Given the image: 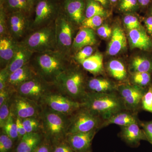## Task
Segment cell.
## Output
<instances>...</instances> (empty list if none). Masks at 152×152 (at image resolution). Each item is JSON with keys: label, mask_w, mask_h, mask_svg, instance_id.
<instances>
[{"label": "cell", "mask_w": 152, "mask_h": 152, "mask_svg": "<svg viewBox=\"0 0 152 152\" xmlns=\"http://www.w3.org/2000/svg\"><path fill=\"white\" fill-rule=\"evenodd\" d=\"M35 54L30 64L38 76L51 84L70 66L69 55L58 50Z\"/></svg>", "instance_id": "obj_1"}, {"label": "cell", "mask_w": 152, "mask_h": 152, "mask_svg": "<svg viewBox=\"0 0 152 152\" xmlns=\"http://www.w3.org/2000/svg\"><path fill=\"white\" fill-rule=\"evenodd\" d=\"M81 102L83 107L104 121L118 112L126 110L117 92L110 93L87 92Z\"/></svg>", "instance_id": "obj_2"}, {"label": "cell", "mask_w": 152, "mask_h": 152, "mask_svg": "<svg viewBox=\"0 0 152 152\" xmlns=\"http://www.w3.org/2000/svg\"><path fill=\"white\" fill-rule=\"evenodd\" d=\"M87 82L80 69L70 65L59 76L54 85L69 97L81 102L87 93Z\"/></svg>", "instance_id": "obj_3"}, {"label": "cell", "mask_w": 152, "mask_h": 152, "mask_svg": "<svg viewBox=\"0 0 152 152\" xmlns=\"http://www.w3.org/2000/svg\"><path fill=\"white\" fill-rule=\"evenodd\" d=\"M20 42L34 53L57 50L55 22L34 30Z\"/></svg>", "instance_id": "obj_4"}, {"label": "cell", "mask_w": 152, "mask_h": 152, "mask_svg": "<svg viewBox=\"0 0 152 152\" xmlns=\"http://www.w3.org/2000/svg\"><path fill=\"white\" fill-rule=\"evenodd\" d=\"M103 122L100 117L83 107L71 115L66 134L99 130L102 128Z\"/></svg>", "instance_id": "obj_5"}, {"label": "cell", "mask_w": 152, "mask_h": 152, "mask_svg": "<svg viewBox=\"0 0 152 152\" xmlns=\"http://www.w3.org/2000/svg\"><path fill=\"white\" fill-rule=\"evenodd\" d=\"M74 26L64 12H60L55 21L57 50L69 56L75 39Z\"/></svg>", "instance_id": "obj_6"}, {"label": "cell", "mask_w": 152, "mask_h": 152, "mask_svg": "<svg viewBox=\"0 0 152 152\" xmlns=\"http://www.w3.org/2000/svg\"><path fill=\"white\" fill-rule=\"evenodd\" d=\"M66 116L50 109L44 111L42 115V126L47 135L56 140L66 136L69 119Z\"/></svg>", "instance_id": "obj_7"}, {"label": "cell", "mask_w": 152, "mask_h": 152, "mask_svg": "<svg viewBox=\"0 0 152 152\" xmlns=\"http://www.w3.org/2000/svg\"><path fill=\"white\" fill-rule=\"evenodd\" d=\"M60 12L59 7L53 0H39L36 4L34 20L30 28L35 30L50 24Z\"/></svg>", "instance_id": "obj_8"}, {"label": "cell", "mask_w": 152, "mask_h": 152, "mask_svg": "<svg viewBox=\"0 0 152 152\" xmlns=\"http://www.w3.org/2000/svg\"><path fill=\"white\" fill-rule=\"evenodd\" d=\"M49 109L66 116L72 115L83 107V103L67 96L49 92L42 99Z\"/></svg>", "instance_id": "obj_9"}, {"label": "cell", "mask_w": 152, "mask_h": 152, "mask_svg": "<svg viewBox=\"0 0 152 152\" xmlns=\"http://www.w3.org/2000/svg\"><path fill=\"white\" fill-rule=\"evenodd\" d=\"M50 85L51 84L45 81L37 75L20 85L16 89V91L20 96L37 102L50 92L48 89Z\"/></svg>", "instance_id": "obj_10"}, {"label": "cell", "mask_w": 152, "mask_h": 152, "mask_svg": "<svg viewBox=\"0 0 152 152\" xmlns=\"http://www.w3.org/2000/svg\"><path fill=\"white\" fill-rule=\"evenodd\" d=\"M146 91L137 86L125 84L118 86L117 92L126 110L138 112L141 109L142 98Z\"/></svg>", "instance_id": "obj_11"}, {"label": "cell", "mask_w": 152, "mask_h": 152, "mask_svg": "<svg viewBox=\"0 0 152 152\" xmlns=\"http://www.w3.org/2000/svg\"><path fill=\"white\" fill-rule=\"evenodd\" d=\"M7 22L9 34L18 42L31 27L27 14L23 11L11 12L7 15Z\"/></svg>", "instance_id": "obj_12"}, {"label": "cell", "mask_w": 152, "mask_h": 152, "mask_svg": "<svg viewBox=\"0 0 152 152\" xmlns=\"http://www.w3.org/2000/svg\"><path fill=\"white\" fill-rule=\"evenodd\" d=\"M11 110L17 117L24 119L37 117L39 114V106L37 102L18 95L11 105Z\"/></svg>", "instance_id": "obj_13"}, {"label": "cell", "mask_w": 152, "mask_h": 152, "mask_svg": "<svg viewBox=\"0 0 152 152\" xmlns=\"http://www.w3.org/2000/svg\"><path fill=\"white\" fill-rule=\"evenodd\" d=\"M99 130L87 133L66 134V142L76 152H89L92 142Z\"/></svg>", "instance_id": "obj_14"}, {"label": "cell", "mask_w": 152, "mask_h": 152, "mask_svg": "<svg viewBox=\"0 0 152 152\" xmlns=\"http://www.w3.org/2000/svg\"><path fill=\"white\" fill-rule=\"evenodd\" d=\"M85 0H65L64 12L74 25L81 24L86 18Z\"/></svg>", "instance_id": "obj_15"}, {"label": "cell", "mask_w": 152, "mask_h": 152, "mask_svg": "<svg viewBox=\"0 0 152 152\" xmlns=\"http://www.w3.org/2000/svg\"><path fill=\"white\" fill-rule=\"evenodd\" d=\"M140 126L139 123H136L121 127L120 137L130 146H138L141 141H148L145 132Z\"/></svg>", "instance_id": "obj_16"}, {"label": "cell", "mask_w": 152, "mask_h": 152, "mask_svg": "<svg viewBox=\"0 0 152 152\" xmlns=\"http://www.w3.org/2000/svg\"><path fill=\"white\" fill-rule=\"evenodd\" d=\"M19 42L10 36L0 38V64L1 66L5 68L16 52Z\"/></svg>", "instance_id": "obj_17"}, {"label": "cell", "mask_w": 152, "mask_h": 152, "mask_svg": "<svg viewBox=\"0 0 152 152\" xmlns=\"http://www.w3.org/2000/svg\"><path fill=\"white\" fill-rule=\"evenodd\" d=\"M37 75L30 63L10 74L7 86L15 90L20 85Z\"/></svg>", "instance_id": "obj_18"}, {"label": "cell", "mask_w": 152, "mask_h": 152, "mask_svg": "<svg viewBox=\"0 0 152 152\" xmlns=\"http://www.w3.org/2000/svg\"><path fill=\"white\" fill-rule=\"evenodd\" d=\"M34 53L20 43L12 58L6 67L10 74L30 63Z\"/></svg>", "instance_id": "obj_19"}, {"label": "cell", "mask_w": 152, "mask_h": 152, "mask_svg": "<svg viewBox=\"0 0 152 152\" xmlns=\"http://www.w3.org/2000/svg\"><path fill=\"white\" fill-rule=\"evenodd\" d=\"M137 113L127 110L121 111L104 121L102 128L111 124L124 127L134 123H139L140 121L138 118Z\"/></svg>", "instance_id": "obj_20"}, {"label": "cell", "mask_w": 152, "mask_h": 152, "mask_svg": "<svg viewBox=\"0 0 152 152\" xmlns=\"http://www.w3.org/2000/svg\"><path fill=\"white\" fill-rule=\"evenodd\" d=\"M118 86L108 79L102 77L93 78L87 82V92L110 93L117 92Z\"/></svg>", "instance_id": "obj_21"}, {"label": "cell", "mask_w": 152, "mask_h": 152, "mask_svg": "<svg viewBox=\"0 0 152 152\" xmlns=\"http://www.w3.org/2000/svg\"><path fill=\"white\" fill-rule=\"evenodd\" d=\"M126 38L121 28L119 26L114 28L111 39L107 49L108 54L115 56L123 50L126 46Z\"/></svg>", "instance_id": "obj_22"}, {"label": "cell", "mask_w": 152, "mask_h": 152, "mask_svg": "<svg viewBox=\"0 0 152 152\" xmlns=\"http://www.w3.org/2000/svg\"><path fill=\"white\" fill-rule=\"evenodd\" d=\"M96 43V39L94 30L81 28L74 39L72 50L77 51L84 47L93 46Z\"/></svg>", "instance_id": "obj_23"}, {"label": "cell", "mask_w": 152, "mask_h": 152, "mask_svg": "<svg viewBox=\"0 0 152 152\" xmlns=\"http://www.w3.org/2000/svg\"><path fill=\"white\" fill-rule=\"evenodd\" d=\"M129 39L131 48L140 50H148L152 46L151 40L146 33L141 29L129 31Z\"/></svg>", "instance_id": "obj_24"}, {"label": "cell", "mask_w": 152, "mask_h": 152, "mask_svg": "<svg viewBox=\"0 0 152 152\" xmlns=\"http://www.w3.org/2000/svg\"><path fill=\"white\" fill-rule=\"evenodd\" d=\"M80 64L85 70L94 75L103 72V56L99 53H95Z\"/></svg>", "instance_id": "obj_25"}, {"label": "cell", "mask_w": 152, "mask_h": 152, "mask_svg": "<svg viewBox=\"0 0 152 152\" xmlns=\"http://www.w3.org/2000/svg\"><path fill=\"white\" fill-rule=\"evenodd\" d=\"M40 136L37 132L27 133L20 139L17 152H33L40 142Z\"/></svg>", "instance_id": "obj_26"}, {"label": "cell", "mask_w": 152, "mask_h": 152, "mask_svg": "<svg viewBox=\"0 0 152 152\" xmlns=\"http://www.w3.org/2000/svg\"><path fill=\"white\" fill-rule=\"evenodd\" d=\"M107 69L110 75L117 81H123L127 77L126 67L118 60H113L109 62Z\"/></svg>", "instance_id": "obj_27"}, {"label": "cell", "mask_w": 152, "mask_h": 152, "mask_svg": "<svg viewBox=\"0 0 152 152\" xmlns=\"http://www.w3.org/2000/svg\"><path fill=\"white\" fill-rule=\"evenodd\" d=\"M85 16L90 18L95 16L106 17L108 13L105 8L94 0H86Z\"/></svg>", "instance_id": "obj_28"}, {"label": "cell", "mask_w": 152, "mask_h": 152, "mask_svg": "<svg viewBox=\"0 0 152 152\" xmlns=\"http://www.w3.org/2000/svg\"><path fill=\"white\" fill-rule=\"evenodd\" d=\"M131 69L134 72H152V62L147 58L137 56L134 58L131 65Z\"/></svg>", "instance_id": "obj_29"}, {"label": "cell", "mask_w": 152, "mask_h": 152, "mask_svg": "<svg viewBox=\"0 0 152 152\" xmlns=\"http://www.w3.org/2000/svg\"><path fill=\"white\" fill-rule=\"evenodd\" d=\"M4 133L13 140L18 138L16 120H14V114L11 110L8 119L2 128Z\"/></svg>", "instance_id": "obj_30"}, {"label": "cell", "mask_w": 152, "mask_h": 152, "mask_svg": "<svg viewBox=\"0 0 152 152\" xmlns=\"http://www.w3.org/2000/svg\"><path fill=\"white\" fill-rule=\"evenodd\" d=\"M133 85L145 88L151 81V74L147 72H134L132 75Z\"/></svg>", "instance_id": "obj_31"}, {"label": "cell", "mask_w": 152, "mask_h": 152, "mask_svg": "<svg viewBox=\"0 0 152 152\" xmlns=\"http://www.w3.org/2000/svg\"><path fill=\"white\" fill-rule=\"evenodd\" d=\"M118 8L124 13H130L138 10L139 6L138 0H119Z\"/></svg>", "instance_id": "obj_32"}, {"label": "cell", "mask_w": 152, "mask_h": 152, "mask_svg": "<svg viewBox=\"0 0 152 152\" xmlns=\"http://www.w3.org/2000/svg\"><path fill=\"white\" fill-rule=\"evenodd\" d=\"M103 20L104 17L100 16L86 18L81 24V28H88L94 30L97 29L102 26Z\"/></svg>", "instance_id": "obj_33"}, {"label": "cell", "mask_w": 152, "mask_h": 152, "mask_svg": "<svg viewBox=\"0 0 152 152\" xmlns=\"http://www.w3.org/2000/svg\"><path fill=\"white\" fill-rule=\"evenodd\" d=\"M22 121L27 133L37 132L40 126L39 121L37 117L23 119Z\"/></svg>", "instance_id": "obj_34"}, {"label": "cell", "mask_w": 152, "mask_h": 152, "mask_svg": "<svg viewBox=\"0 0 152 152\" xmlns=\"http://www.w3.org/2000/svg\"><path fill=\"white\" fill-rule=\"evenodd\" d=\"M10 98L0 107V126L2 129L8 119L11 111Z\"/></svg>", "instance_id": "obj_35"}, {"label": "cell", "mask_w": 152, "mask_h": 152, "mask_svg": "<svg viewBox=\"0 0 152 152\" xmlns=\"http://www.w3.org/2000/svg\"><path fill=\"white\" fill-rule=\"evenodd\" d=\"M10 36L8 27L7 14L3 5L0 7V38Z\"/></svg>", "instance_id": "obj_36"}, {"label": "cell", "mask_w": 152, "mask_h": 152, "mask_svg": "<svg viewBox=\"0 0 152 152\" xmlns=\"http://www.w3.org/2000/svg\"><path fill=\"white\" fill-rule=\"evenodd\" d=\"M141 109L152 113V86L151 85L142 98Z\"/></svg>", "instance_id": "obj_37"}, {"label": "cell", "mask_w": 152, "mask_h": 152, "mask_svg": "<svg viewBox=\"0 0 152 152\" xmlns=\"http://www.w3.org/2000/svg\"><path fill=\"white\" fill-rule=\"evenodd\" d=\"M124 23L126 27L129 31L141 28V25L138 19L133 14H127L124 17Z\"/></svg>", "instance_id": "obj_38"}, {"label": "cell", "mask_w": 152, "mask_h": 152, "mask_svg": "<svg viewBox=\"0 0 152 152\" xmlns=\"http://www.w3.org/2000/svg\"><path fill=\"white\" fill-rule=\"evenodd\" d=\"M92 46H88L80 49L74 56L75 61L79 64L93 55L94 49Z\"/></svg>", "instance_id": "obj_39"}, {"label": "cell", "mask_w": 152, "mask_h": 152, "mask_svg": "<svg viewBox=\"0 0 152 152\" xmlns=\"http://www.w3.org/2000/svg\"><path fill=\"white\" fill-rule=\"evenodd\" d=\"M13 146V140L5 134L0 136V152H8Z\"/></svg>", "instance_id": "obj_40"}, {"label": "cell", "mask_w": 152, "mask_h": 152, "mask_svg": "<svg viewBox=\"0 0 152 152\" xmlns=\"http://www.w3.org/2000/svg\"><path fill=\"white\" fill-rule=\"evenodd\" d=\"M139 124L145 132L147 140L152 145V120L146 122L140 121Z\"/></svg>", "instance_id": "obj_41"}, {"label": "cell", "mask_w": 152, "mask_h": 152, "mask_svg": "<svg viewBox=\"0 0 152 152\" xmlns=\"http://www.w3.org/2000/svg\"><path fill=\"white\" fill-rule=\"evenodd\" d=\"M96 30L98 35L104 39H107L112 36L113 31L108 25H102Z\"/></svg>", "instance_id": "obj_42"}, {"label": "cell", "mask_w": 152, "mask_h": 152, "mask_svg": "<svg viewBox=\"0 0 152 152\" xmlns=\"http://www.w3.org/2000/svg\"><path fill=\"white\" fill-rule=\"evenodd\" d=\"M10 75L7 68L1 69L0 72V91L7 87L8 80Z\"/></svg>", "instance_id": "obj_43"}, {"label": "cell", "mask_w": 152, "mask_h": 152, "mask_svg": "<svg viewBox=\"0 0 152 152\" xmlns=\"http://www.w3.org/2000/svg\"><path fill=\"white\" fill-rule=\"evenodd\" d=\"M5 3L7 4V7L10 10L11 12L23 11L19 0H6Z\"/></svg>", "instance_id": "obj_44"}, {"label": "cell", "mask_w": 152, "mask_h": 152, "mask_svg": "<svg viewBox=\"0 0 152 152\" xmlns=\"http://www.w3.org/2000/svg\"><path fill=\"white\" fill-rule=\"evenodd\" d=\"M16 91L10 87H6L5 88L0 91V107L6 102L8 99L10 98V95L12 91Z\"/></svg>", "instance_id": "obj_45"}, {"label": "cell", "mask_w": 152, "mask_h": 152, "mask_svg": "<svg viewBox=\"0 0 152 152\" xmlns=\"http://www.w3.org/2000/svg\"><path fill=\"white\" fill-rule=\"evenodd\" d=\"M53 152H76L66 142H62L57 145L54 149Z\"/></svg>", "instance_id": "obj_46"}, {"label": "cell", "mask_w": 152, "mask_h": 152, "mask_svg": "<svg viewBox=\"0 0 152 152\" xmlns=\"http://www.w3.org/2000/svg\"><path fill=\"white\" fill-rule=\"evenodd\" d=\"M16 122L17 124L18 134V138L21 139L23 136L27 134V132L22 123L21 119L18 117H16Z\"/></svg>", "instance_id": "obj_47"}, {"label": "cell", "mask_w": 152, "mask_h": 152, "mask_svg": "<svg viewBox=\"0 0 152 152\" xmlns=\"http://www.w3.org/2000/svg\"><path fill=\"white\" fill-rule=\"evenodd\" d=\"M145 24L148 32L152 35V16L148 17L145 19Z\"/></svg>", "instance_id": "obj_48"}, {"label": "cell", "mask_w": 152, "mask_h": 152, "mask_svg": "<svg viewBox=\"0 0 152 152\" xmlns=\"http://www.w3.org/2000/svg\"><path fill=\"white\" fill-rule=\"evenodd\" d=\"M19 1L21 5L23 11L26 14L29 13L31 10L28 0H19Z\"/></svg>", "instance_id": "obj_49"}, {"label": "cell", "mask_w": 152, "mask_h": 152, "mask_svg": "<svg viewBox=\"0 0 152 152\" xmlns=\"http://www.w3.org/2000/svg\"><path fill=\"white\" fill-rule=\"evenodd\" d=\"M138 1L140 7L143 8L147 7L152 2V0H138Z\"/></svg>", "instance_id": "obj_50"}, {"label": "cell", "mask_w": 152, "mask_h": 152, "mask_svg": "<svg viewBox=\"0 0 152 152\" xmlns=\"http://www.w3.org/2000/svg\"><path fill=\"white\" fill-rule=\"evenodd\" d=\"M33 152H51L48 147L46 145H41L37 147Z\"/></svg>", "instance_id": "obj_51"}, {"label": "cell", "mask_w": 152, "mask_h": 152, "mask_svg": "<svg viewBox=\"0 0 152 152\" xmlns=\"http://www.w3.org/2000/svg\"><path fill=\"white\" fill-rule=\"evenodd\" d=\"M94 1L100 3L105 8L108 7L110 3L109 0H94Z\"/></svg>", "instance_id": "obj_52"}, {"label": "cell", "mask_w": 152, "mask_h": 152, "mask_svg": "<svg viewBox=\"0 0 152 152\" xmlns=\"http://www.w3.org/2000/svg\"><path fill=\"white\" fill-rule=\"evenodd\" d=\"M28 1L30 9L31 10L33 8L35 5L37 4L39 0H28Z\"/></svg>", "instance_id": "obj_53"}, {"label": "cell", "mask_w": 152, "mask_h": 152, "mask_svg": "<svg viewBox=\"0 0 152 152\" xmlns=\"http://www.w3.org/2000/svg\"><path fill=\"white\" fill-rule=\"evenodd\" d=\"M149 12V13L150 15H151L152 16V4H151V5L150 7Z\"/></svg>", "instance_id": "obj_54"}, {"label": "cell", "mask_w": 152, "mask_h": 152, "mask_svg": "<svg viewBox=\"0 0 152 152\" xmlns=\"http://www.w3.org/2000/svg\"><path fill=\"white\" fill-rule=\"evenodd\" d=\"M109 1L110 3H115L118 2V1H119V0H109Z\"/></svg>", "instance_id": "obj_55"}, {"label": "cell", "mask_w": 152, "mask_h": 152, "mask_svg": "<svg viewBox=\"0 0 152 152\" xmlns=\"http://www.w3.org/2000/svg\"><path fill=\"white\" fill-rule=\"evenodd\" d=\"M6 0H0L1 2V5H4V4L5 3Z\"/></svg>", "instance_id": "obj_56"}, {"label": "cell", "mask_w": 152, "mask_h": 152, "mask_svg": "<svg viewBox=\"0 0 152 152\" xmlns=\"http://www.w3.org/2000/svg\"><path fill=\"white\" fill-rule=\"evenodd\" d=\"M89 152H91V151H89Z\"/></svg>", "instance_id": "obj_57"}]
</instances>
